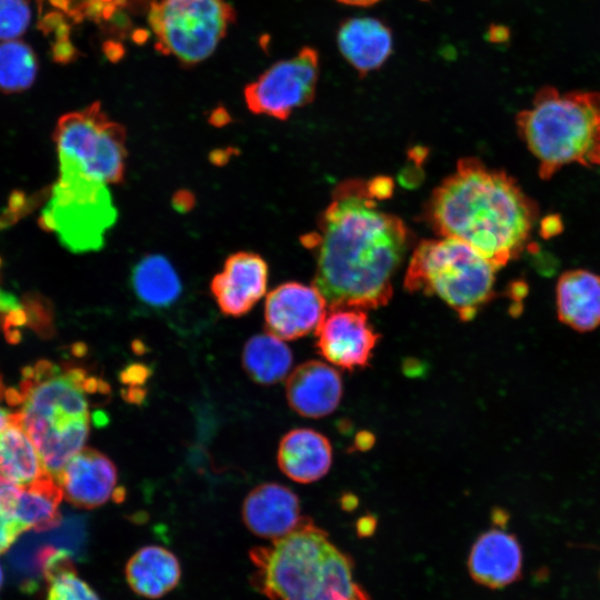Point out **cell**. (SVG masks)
Wrapping results in <instances>:
<instances>
[{
	"mask_svg": "<svg viewBox=\"0 0 600 600\" xmlns=\"http://www.w3.org/2000/svg\"><path fill=\"white\" fill-rule=\"evenodd\" d=\"M388 178L351 179L334 190L307 237L316 248L313 286L329 309H377L392 297V279L409 246V230L379 200L391 194Z\"/></svg>",
	"mask_w": 600,
	"mask_h": 600,
	"instance_id": "obj_1",
	"label": "cell"
},
{
	"mask_svg": "<svg viewBox=\"0 0 600 600\" xmlns=\"http://www.w3.org/2000/svg\"><path fill=\"white\" fill-rule=\"evenodd\" d=\"M424 217L440 237L468 243L499 269L528 249L539 206L504 170L463 158L433 189Z\"/></svg>",
	"mask_w": 600,
	"mask_h": 600,
	"instance_id": "obj_2",
	"label": "cell"
},
{
	"mask_svg": "<svg viewBox=\"0 0 600 600\" xmlns=\"http://www.w3.org/2000/svg\"><path fill=\"white\" fill-rule=\"evenodd\" d=\"M249 557L252 584L270 600H369L353 579L351 559L308 517Z\"/></svg>",
	"mask_w": 600,
	"mask_h": 600,
	"instance_id": "obj_3",
	"label": "cell"
},
{
	"mask_svg": "<svg viewBox=\"0 0 600 600\" xmlns=\"http://www.w3.org/2000/svg\"><path fill=\"white\" fill-rule=\"evenodd\" d=\"M518 134L550 180L569 164L600 168V93L540 89L516 117Z\"/></svg>",
	"mask_w": 600,
	"mask_h": 600,
	"instance_id": "obj_4",
	"label": "cell"
},
{
	"mask_svg": "<svg viewBox=\"0 0 600 600\" xmlns=\"http://www.w3.org/2000/svg\"><path fill=\"white\" fill-rule=\"evenodd\" d=\"M109 387L80 367L41 360L22 371L18 389H8L7 402L20 406L17 422L31 441L48 433L90 427L87 396L106 393Z\"/></svg>",
	"mask_w": 600,
	"mask_h": 600,
	"instance_id": "obj_5",
	"label": "cell"
},
{
	"mask_svg": "<svg viewBox=\"0 0 600 600\" xmlns=\"http://www.w3.org/2000/svg\"><path fill=\"white\" fill-rule=\"evenodd\" d=\"M498 268L468 243L441 237L420 241L409 260L404 288L437 296L462 321L493 299Z\"/></svg>",
	"mask_w": 600,
	"mask_h": 600,
	"instance_id": "obj_6",
	"label": "cell"
},
{
	"mask_svg": "<svg viewBox=\"0 0 600 600\" xmlns=\"http://www.w3.org/2000/svg\"><path fill=\"white\" fill-rule=\"evenodd\" d=\"M118 219L107 183L59 162L58 178L40 213V226L73 253L100 250Z\"/></svg>",
	"mask_w": 600,
	"mask_h": 600,
	"instance_id": "obj_7",
	"label": "cell"
},
{
	"mask_svg": "<svg viewBox=\"0 0 600 600\" xmlns=\"http://www.w3.org/2000/svg\"><path fill=\"white\" fill-rule=\"evenodd\" d=\"M53 141L58 162L69 163L107 184L124 179L126 130L109 119L99 102L61 116Z\"/></svg>",
	"mask_w": 600,
	"mask_h": 600,
	"instance_id": "obj_8",
	"label": "cell"
},
{
	"mask_svg": "<svg viewBox=\"0 0 600 600\" xmlns=\"http://www.w3.org/2000/svg\"><path fill=\"white\" fill-rule=\"evenodd\" d=\"M234 17L224 0H162L151 3L148 21L158 51L194 64L213 53Z\"/></svg>",
	"mask_w": 600,
	"mask_h": 600,
	"instance_id": "obj_9",
	"label": "cell"
},
{
	"mask_svg": "<svg viewBox=\"0 0 600 600\" xmlns=\"http://www.w3.org/2000/svg\"><path fill=\"white\" fill-rule=\"evenodd\" d=\"M319 74L318 51L302 47L294 57L276 62L244 88L247 107L256 114L286 120L314 99Z\"/></svg>",
	"mask_w": 600,
	"mask_h": 600,
	"instance_id": "obj_10",
	"label": "cell"
},
{
	"mask_svg": "<svg viewBox=\"0 0 600 600\" xmlns=\"http://www.w3.org/2000/svg\"><path fill=\"white\" fill-rule=\"evenodd\" d=\"M319 353L331 364L346 370L367 367L380 336L362 309H330L314 331Z\"/></svg>",
	"mask_w": 600,
	"mask_h": 600,
	"instance_id": "obj_11",
	"label": "cell"
},
{
	"mask_svg": "<svg viewBox=\"0 0 600 600\" xmlns=\"http://www.w3.org/2000/svg\"><path fill=\"white\" fill-rule=\"evenodd\" d=\"M327 308L324 297L313 284L282 283L266 298V330L282 340L299 339L317 330Z\"/></svg>",
	"mask_w": 600,
	"mask_h": 600,
	"instance_id": "obj_12",
	"label": "cell"
},
{
	"mask_svg": "<svg viewBox=\"0 0 600 600\" xmlns=\"http://www.w3.org/2000/svg\"><path fill=\"white\" fill-rule=\"evenodd\" d=\"M268 264L256 252L238 251L227 257L210 282L220 311L229 317L248 313L266 294Z\"/></svg>",
	"mask_w": 600,
	"mask_h": 600,
	"instance_id": "obj_13",
	"label": "cell"
},
{
	"mask_svg": "<svg viewBox=\"0 0 600 600\" xmlns=\"http://www.w3.org/2000/svg\"><path fill=\"white\" fill-rule=\"evenodd\" d=\"M63 496L78 508L93 509L110 499L118 502L124 490L117 488L118 471L104 453L86 448L73 456L58 477Z\"/></svg>",
	"mask_w": 600,
	"mask_h": 600,
	"instance_id": "obj_14",
	"label": "cell"
},
{
	"mask_svg": "<svg viewBox=\"0 0 600 600\" xmlns=\"http://www.w3.org/2000/svg\"><path fill=\"white\" fill-rule=\"evenodd\" d=\"M342 390L339 372L319 360H310L294 368L286 383L291 409L311 419L333 412L340 403Z\"/></svg>",
	"mask_w": 600,
	"mask_h": 600,
	"instance_id": "obj_15",
	"label": "cell"
},
{
	"mask_svg": "<svg viewBox=\"0 0 600 600\" xmlns=\"http://www.w3.org/2000/svg\"><path fill=\"white\" fill-rule=\"evenodd\" d=\"M242 519L256 536L277 539L292 531L301 521L298 496L283 484L266 482L244 498Z\"/></svg>",
	"mask_w": 600,
	"mask_h": 600,
	"instance_id": "obj_16",
	"label": "cell"
},
{
	"mask_svg": "<svg viewBox=\"0 0 600 600\" xmlns=\"http://www.w3.org/2000/svg\"><path fill=\"white\" fill-rule=\"evenodd\" d=\"M522 552L513 534L500 529L482 533L471 548L468 568L478 583L497 589L521 576Z\"/></svg>",
	"mask_w": 600,
	"mask_h": 600,
	"instance_id": "obj_17",
	"label": "cell"
},
{
	"mask_svg": "<svg viewBox=\"0 0 600 600\" xmlns=\"http://www.w3.org/2000/svg\"><path fill=\"white\" fill-rule=\"evenodd\" d=\"M337 44L344 60L364 77L390 57L392 32L381 20L357 17L344 20L337 31Z\"/></svg>",
	"mask_w": 600,
	"mask_h": 600,
	"instance_id": "obj_18",
	"label": "cell"
},
{
	"mask_svg": "<svg viewBox=\"0 0 600 600\" xmlns=\"http://www.w3.org/2000/svg\"><path fill=\"white\" fill-rule=\"evenodd\" d=\"M556 310L561 323L578 332L600 327V276L587 269L561 273L556 284Z\"/></svg>",
	"mask_w": 600,
	"mask_h": 600,
	"instance_id": "obj_19",
	"label": "cell"
},
{
	"mask_svg": "<svg viewBox=\"0 0 600 600\" xmlns=\"http://www.w3.org/2000/svg\"><path fill=\"white\" fill-rule=\"evenodd\" d=\"M277 460L288 478L299 483H311L329 471L332 463L331 443L316 430L293 429L281 439Z\"/></svg>",
	"mask_w": 600,
	"mask_h": 600,
	"instance_id": "obj_20",
	"label": "cell"
},
{
	"mask_svg": "<svg viewBox=\"0 0 600 600\" xmlns=\"http://www.w3.org/2000/svg\"><path fill=\"white\" fill-rule=\"evenodd\" d=\"M124 574L134 593L158 599L177 587L181 579V567L170 550L150 544L140 548L130 557Z\"/></svg>",
	"mask_w": 600,
	"mask_h": 600,
	"instance_id": "obj_21",
	"label": "cell"
},
{
	"mask_svg": "<svg viewBox=\"0 0 600 600\" xmlns=\"http://www.w3.org/2000/svg\"><path fill=\"white\" fill-rule=\"evenodd\" d=\"M130 287L137 299L152 309L171 307L182 293V282L164 256L142 257L130 272Z\"/></svg>",
	"mask_w": 600,
	"mask_h": 600,
	"instance_id": "obj_22",
	"label": "cell"
},
{
	"mask_svg": "<svg viewBox=\"0 0 600 600\" xmlns=\"http://www.w3.org/2000/svg\"><path fill=\"white\" fill-rule=\"evenodd\" d=\"M62 497L57 478L46 472L32 483L21 487L12 514L27 530L39 532L56 529L62 520L59 511Z\"/></svg>",
	"mask_w": 600,
	"mask_h": 600,
	"instance_id": "obj_23",
	"label": "cell"
},
{
	"mask_svg": "<svg viewBox=\"0 0 600 600\" xmlns=\"http://www.w3.org/2000/svg\"><path fill=\"white\" fill-rule=\"evenodd\" d=\"M13 422L0 433V478L20 487L28 486L47 471L24 430Z\"/></svg>",
	"mask_w": 600,
	"mask_h": 600,
	"instance_id": "obj_24",
	"label": "cell"
},
{
	"mask_svg": "<svg viewBox=\"0 0 600 600\" xmlns=\"http://www.w3.org/2000/svg\"><path fill=\"white\" fill-rule=\"evenodd\" d=\"M242 364L254 382L270 386L287 377L292 352L282 339L271 333L256 334L244 344Z\"/></svg>",
	"mask_w": 600,
	"mask_h": 600,
	"instance_id": "obj_25",
	"label": "cell"
},
{
	"mask_svg": "<svg viewBox=\"0 0 600 600\" xmlns=\"http://www.w3.org/2000/svg\"><path fill=\"white\" fill-rule=\"evenodd\" d=\"M40 559L42 577L47 581L43 600H100L78 576L67 550L42 546Z\"/></svg>",
	"mask_w": 600,
	"mask_h": 600,
	"instance_id": "obj_26",
	"label": "cell"
},
{
	"mask_svg": "<svg viewBox=\"0 0 600 600\" xmlns=\"http://www.w3.org/2000/svg\"><path fill=\"white\" fill-rule=\"evenodd\" d=\"M37 73V61L31 48L17 40L0 43V90L7 93L31 87Z\"/></svg>",
	"mask_w": 600,
	"mask_h": 600,
	"instance_id": "obj_27",
	"label": "cell"
},
{
	"mask_svg": "<svg viewBox=\"0 0 600 600\" xmlns=\"http://www.w3.org/2000/svg\"><path fill=\"white\" fill-rule=\"evenodd\" d=\"M30 20L27 0H0V40L9 41L21 36Z\"/></svg>",
	"mask_w": 600,
	"mask_h": 600,
	"instance_id": "obj_28",
	"label": "cell"
},
{
	"mask_svg": "<svg viewBox=\"0 0 600 600\" xmlns=\"http://www.w3.org/2000/svg\"><path fill=\"white\" fill-rule=\"evenodd\" d=\"M24 531V526L11 512L0 509V553Z\"/></svg>",
	"mask_w": 600,
	"mask_h": 600,
	"instance_id": "obj_29",
	"label": "cell"
},
{
	"mask_svg": "<svg viewBox=\"0 0 600 600\" xmlns=\"http://www.w3.org/2000/svg\"><path fill=\"white\" fill-rule=\"evenodd\" d=\"M21 487L0 478V509L12 513Z\"/></svg>",
	"mask_w": 600,
	"mask_h": 600,
	"instance_id": "obj_30",
	"label": "cell"
},
{
	"mask_svg": "<svg viewBox=\"0 0 600 600\" xmlns=\"http://www.w3.org/2000/svg\"><path fill=\"white\" fill-rule=\"evenodd\" d=\"M76 49L69 40L58 41L53 47V56L58 62H68L74 58Z\"/></svg>",
	"mask_w": 600,
	"mask_h": 600,
	"instance_id": "obj_31",
	"label": "cell"
},
{
	"mask_svg": "<svg viewBox=\"0 0 600 600\" xmlns=\"http://www.w3.org/2000/svg\"><path fill=\"white\" fill-rule=\"evenodd\" d=\"M102 51L108 58V60L113 63L120 61L126 53L123 46L120 42L113 40H108L103 42Z\"/></svg>",
	"mask_w": 600,
	"mask_h": 600,
	"instance_id": "obj_32",
	"label": "cell"
},
{
	"mask_svg": "<svg viewBox=\"0 0 600 600\" xmlns=\"http://www.w3.org/2000/svg\"><path fill=\"white\" fill-rule=\"evenodd\" d=\"M103 2L100 0H88L82 3V9H78L83 17H89L92 19L102 18Z\"/></svg>",
	"mask_w": 600,
	"mask_h": 600,
	"instance_id": "obj_33",
	"label": "cell"
},
{
	"mask_svg": "<svg viewBox=\"0 0 600 600\" xmlns=\"http://www.w3.org/2000/svg\"><path fill=\"white\" fill-rule=\"evenodd\" d=\"M230 121V116L223 108H217L210 116V122L216 126H222Z\"/></svg>",
	"mask_w": 600,
	"mask_h": 600,
	"instance_id": "obj_34",
	"label": "cell"
},
{
	"mask_svg": "<svg viewBox=\"0 0 600 600\" xmlns=\"http://www.w3.org/2000/svg\"><path fill=\"white\" fill-rule=\"evenodd\" d=\"M174 207L179 210L189 209L192 204L191 194L181 191L180 194L174 196L173 200Z\"/></svg>",
	"mask_w": 600,
	"mask_h": 600,
	"instance_id": "obj_35",
	"label": "cell"
},
{
	"mask_svg": "<svg viewBox=\"0 0 600 600\" xmlns=\"http://www.w3.org/2000/svg\"><path fill=\"white\" fill-rule=\"evenodd\" d=\"M14 420V413L0 408V433L4 431Z\"/></svg>",
	"mask_w": 600,
	"mask_h": 600,
	"instance_id": "obj_36",
	"label": "cell"
},
{
	"mask_svg": "<svg viewBox=\"0 0 600 600\" xmlns=\"http://www.w3.org/2000/svg\"><path fill=\"white\" fill-rule=\"evenodd\" d=\"M131 39L137 44H143L149 39V31L147 29H136L132 34Z\"/></svg>",
	"mask_w": 600,
	"mask_h": 600,
	"instance_id": "obj_37",
	"label": "cell"
},
{
	"mask_svg": "<svg viewBox=\"0 0 600 600\" xmlns=\"http://www.w3.org/2000/svg\"><path fill=\"white\" fill-rule=\"evenodd\" d=\"M337 1L347 6L368 7V6H372L379 2L380 0H337Z\"/></svg>",
	"mask_w": 600,
	"mask_h": 600,
	"instance_id": "obj_38",
	"label": "cell"
},
{
	"mask_svg": "<svg viewBox=\"0 0 600 600\" xmlns=\"http://www.w3.org/2000/svg\"><path fill=\"white\" fill-rule=\"evenodd\" d=\"M113 19V23L118 27H128L129 26V18L122 13V12H117L113 14V17L111 18Z\"/></svg>",
	"mask_w": 600,
	"mask_h": 600,
	"instance_id": "obj_39",
	"label": "cell"
},
{
	"mask_svg": "<svg viewBox=\"0 0 600 600\" xmlns=\"http://www.w3.org/2000/svg\"><path fill=\"white\" fill-rule=\"evenodd\" d=\"M117 11V6L113 3V2H108L107 4H104L103 7V10H102V18L106 19V20H109L110 18L113 17V14L116 13Z\"/></svg>",
	"mask_w": 600,
	"mask_h": 600,
	"instance_id": "obj_40",
	"label": "cell"
},
{
	"mask_svg": "<svg viewBox=\"0 0 600 600\" xmlns=\"http://www.w3.org/2000/svg\"><path fill=\"white\" fill-rule=\"evenodd\" d=\"M113 3L117 6V8H122L127 4V0H113Z\"/></svg>",
	"mask_w": 600,
	"mask_h": 600,
	"instance_id": "obj_41",
	"label": "cell"
},
{
	"mask_svg": "<svg viewBox=\"0 0 600 600\" xmlns=\"http://www.w3.org/2000/svg\"><path fill=\"white\" fill-rule=\"evenodd\" d=\"M2 583H3V572H2V568L0 566V589L2 587Z\"/></svg>",
	"mask_w": 600,
	"mask_h": 600,
	"instance_id": "obj_42",
	"label": "cell"
},
{
	"mask_svg": "<svg viewBox=\"0 0 600 600\" xmlns=\"http://www.w3.org/2000/svg\"><path fill=\"white\" fill-rule=\"evenodd\" d=\"M100 1H102V2H110L111 0H100Z\"/></svg>",
	"mask_w": 600,
	"mask_h": 600,
	"instance_id": "obj_43",
	"label": "cell"
}]
</instances>
